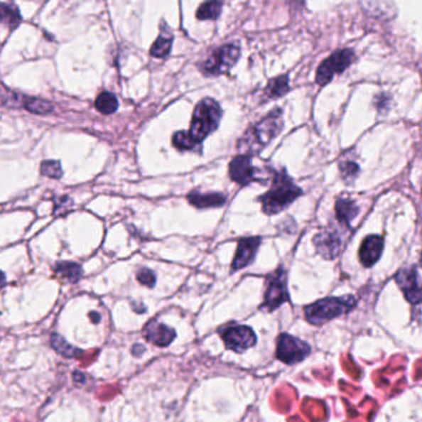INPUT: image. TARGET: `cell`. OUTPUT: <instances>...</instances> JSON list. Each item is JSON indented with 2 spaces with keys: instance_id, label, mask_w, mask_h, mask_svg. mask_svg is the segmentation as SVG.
<instances>
[{
  "instance_id": "1",
  "label": "cell",
  "mask_w": 422,
  "mask_h": 422,
  "mask_svg": "<svg viewBox=\"0 0 422 422\" xmlns=\"http://www.w3.org/2000/svg\"><path fill=\"white\" fill-rule=\"evenodd\" d=\"M283 128V111L275 108L265 118L245 131L238 141V149L243 155H256L275 139Z\"/></svg>"
},
{
  "instance_id": "2",
  "label": "cell",
  "mask_w": 422,
  "mask_h": 422,
  "mask_svg": "<svg viewBox=\"0 0 422 422\" xmlns=\"http://www.w3.org/2000/svg\"><path fill=\"white\" fill-rule=\"evenodd\" d=\"M303 193V190L293 183V178L288 176L285 170H274L271 188L259 197V201L261 202L265 215L273 216L286 210Z\"/></svg>"
},
{
  "instance_id": "3",
  "label": "cell",
  "mask_w": 422,
  "mask_h": 422,
  "mask_svg": "<svg viewBox=\"0 0 422 422\" xmlns=\"http://www.w3.org/2000/svg\"><path fill=\"white\" fill-rule=\"evenodd\" d=\"M222 114L221 106L212 98H205L197 103L192 114L191 126L186 131L188 139L197 149L200 150L202 141L218 128Z\"/></svg>"
},
{
  "instance_id": "4",
  "label": "cell",
  "mask_w": 422,
  "mask_h": 422,
  "mask_svg": "<svg viewBox=\"0 0 422 422\" xmlns=\"http://www.w3.org/2000/svg\"><path fill=\"white\" fill-rule=\"evenodd\" d=\"M355 305L357 300L352 295L342 298H326L307 306L305 308V317L312 325H322L348 313L355 308Z\"/></svg>"
},
{
  "instance_id": "5",
  "label": "cell",
  "mask_w": 422,
  "mask_h": 422,
  "mask_svg": "<svg viewBox=\"0 0 422 422\" xmlns=\"http://www.w3.org/2000/svg\"><path fill=\"white\" fill-rule=\"evenodd\" d=\"M239 58V46L237 43H227L215 50L201 63L200 68L206 76H220L222 73L229 71L238 63Z\"/></svg>"
},
{
  "instance_id": "6",
  "label": "cell",
  "mask_w": 422,
  "mask_h": 422,
  "mask_svg": "<svg viewBox=\"0 0 422 422\" xmlns=\"http://www.w3.org/2000/svg\"><path fill=\"white\" fill-rule=\"evenodd\" d=\"M355 51L352 48L338 50L336 53H332L331 56L327 58L317 68V83L320 86H326L327 83L332 81L335 75L345 72L355 61Z\"/></svg>"
},
{
  "instance_id": "7",
  "label": "cell",
  "mask_w": 422,
  "mask_h": 422,
  "mask_svg": "<svg viewBox=\"0 0 422 422\" xmlns=\"http://www.w3.org/2000/svg\"><path fill=\"white\" fill-rule=\"evenodd\" d=\"M1 104L4 107H13V108L21 107L30 113L38 115L50 114L53 112V103L41 98L24 96L21 93L9 91L5 87H3V91H1Z\"/></svg>"
},
{
  "instance_id": "8",
  "label": "cell",
  "mask_w": 422,
  "mask_h": 422,
  "mask_svg": "<svg viewBox=\"0 0 422 422\" xmlns=\"http://www.w3.org/2000/svg\"><path fill=\"white\" fill-rule=\"evenodd\" d=\"M311 353V347L296 337L283 333L278 340L276 357L286 364H296L303 362Z\"/></svg>"
},
{
  "instance_id": "9",
  "label": "cell",
  "mask_w": 422,
  "mask_h": 422,
  "mask_svg": "<svg viewBox=\"0 0 422 422\" xmlns=\"http://www.w3.org/2000/svg\"><path fill=\"white\" fill-rule=\"evenodd\" d=\"M268 286L265 293V301L263 307L268 311H274L283 303L288 301V283H286V273L283 266L269 275Z\"/></svg>"
},
{
  "instance_id": "10",
  "label": "cell",
  "mask_w": 422,
  "mask_h": 422,
  "mask_svg": "<svg viewBox=\"0 0 422 422\" xmlns=\"http://www.w3.org/2000/svg\"><path fill=\"white\" fill-rule=\"evenodd\" d=\"M229 178H232V181H234L240 186L249 185L250 183H254V181H259V183L266 181V178L261 176V170L253 166L251 156L243 155V153L235 156L230 161Z\"/></svg>"
},
{
  "instance_id": "11",
  "label": "cell",
  "mask_w": 422,
  "mask_h": 422,
  "mask_svg": "<svg viewBox=\"0 0 422 422\" xmlns=\"http://www.w3.org/2000/svg\"><path fill=\"white\" fill-rule=\"evenodd\" d=\"M395 281L409 303L413 305L422 303V280L416 269L413 266L400 269L395 275Z\"/></svg>"
},
{
  "instance_id": "12",
  "label": "cell",
  "mask_w": 422,
  "mask_h": 422,
  "mask_svg": "<svg viewBox=\"0 0 422 422\" xmlns=\"http://www.w3.org/2000/svg\"><path fill=\"white\" fill-rule=\"evenodd\" d=\"M222 340L226 343L228 350H234L238 353L249 350L250 347L256 343V336L253 330L248 326L227 327L224 331L222 332Z\"/></svg>"
},
{
  "instance_id": "13",
  "label": "cell",
  "mask_w": 422,
  "mask_h": 422,
  "mask_svg": "<svg viewBox=\"0 0 422 422\" xmlns=\"http://www.w3.org/2000/svg\"><path fill=\"white\" fill-rule=\"evenodd\" d=\"M317 253L325 259H336L343 249V238L335 229H323L313 238Z\"/></svg>"
},
{
  "instance_id": "14",
  "label": "cell",
  "mask_w": 422,
  "mask_h": 422,
  "mask_svg": "<svg viewBox=\"0 0 422 422\" xmlns=\"http://www.w3.org/2000/svg\"><path fill=\"white\" fill-rule=\"evenodd\" d=\"M261 238L260 237H249V238H242L238 242V248L234 255V259L232 263V270L237 271L240 269L245 268L254 260L256 251L259 249Z\"/></svg>"
},
{
  "instance_id": "15",
  "label": "cell",
  "mask_w": 422,
  "mask_h": 422,
  "mask_svg": "<svg viewBox=\"0 0 422 422\" xmlns=\"http://www.w3.org/2000/svg\"><path fill=\"white\" fill-rule=\"evenodd\" d=\"M384 249V239L380 235H368L360 245V263L370 268L380 259Z\"/></svg>"
},
{
  "instance_id": "16",
  "label": "cell",
  "mask_w": 422,
  "mask_h": 422,
  "mask_svg": "<svg viewBox=\"0 0 422 422\" xmlns=\"http://www.w3.org/2000/svg\"><path fill=\"white\" fill-rule=\"evenodd\" d=\"M188 201L190 205L196 207L198 210H206V208H218L224 206L227 202V197L220 192H201L191 191L188 195Z\"/></svg>"
},
{
  "instance_id": "17",
  "label": "cell",
  "mask_w": 422,
  "mask_h": 422,
  "mask_svg": "<svg viewBox=\"0 0 422 422\" xmlns=\"http://www.w3.org/2000/svg\"><path fill=\"white\" fill-rule=\"evenodd\" d=\"M144 332L148 341L153 342V345L160 347L170 345L176 337L173 328L155 321L150 322L149 325L145 327Z\"/></svg>"
},
{
  "instance_id": "18",
  "label": "cell",
  "mask_w": 422,
  "mask_h": 422,
  "mask_svg": "<svg viewBox=\"0 0 422 422\" xmlns=\"http://www.w3.org/2000/svg\"><path fill=\"white\" fill-rule=\"evenodd\" d=\"M359 213V207L348 197H340L336 202V217L342 224L350 228V222Z\"/></svg>"
},
{
  "instance_id": "19",
  "label": "cell",
  "mask_w": 422,
  "mask_h": 422,
  "mask_svg": "<svg viewBox=\"0 0 422 422\" xmlns=\"http://www.w3.org/2000/svg\"><path fill=\"white\" fill-rule=\"evenodd\" d=\"M288 90H290V87H288V75H283V76L275 77L273 80H270L268 86L265 88L264 93L269 99H275V98L285 96Z\"/></svg>"
},
{
  "instance_id": "20",
  "label": "cell",
  "mask_w": 422,
  "mask_h": 422,
  "mask_svg": "<svg viewBox=\"0 0 422 422\" xmlns=\"http://www.w3.org/2000/svg\"><path fill=\"white\" fill-rule=\"evenodd\" d=\"M0 16L1 23L8 25L10 30H14L21 23V15L16 5L13 3H1L0 4Z\"/></svg>"
},
{
  "instance_id": "21",
  "label": "cell",
  "mask_w": 422,
  "mask_h": 422,
  "mask_svg": "<svg viewBox=\"0 0 422 422\" xmlns=\"http://www.w3.org/2000/svg\"><path fill=\"white\" fill-rule=\"evenodd\" d=\"M97 111L101 112L102 114H113L119 107V102L114 93L112 92H102L99 96L97 97L94 102Z\"/></svg>"
},
{
  "instance_id": "22",
  "label": "cell",
  "mask_w": 422,
  "mask_h": 422,
  "mask_svg": "<svg viewBox=\"0 0 422 422\" xmlns=\"http://www.w3.org/2000/svg\"><path fill=\"white\" fill-rule=\"evenodd\" d=\"M55 270L61 278H66L70 283H77L82 278L81 265L72 261H60L55 266Z\"/></svg>"
},
{
  "instance_id": "23",
  "label": "cell",
  "mask_w": 422,
  "mask_h": 422,
  "mask_svg": "<svg viewBox=\"0 0 422 422\" xmlns=\"http://www.w3.org/2000/svg\"><path fill=\"white\" fill-rule=\"evenodd\" d=\"M222 8H223V3L222 1H206L203 4L200 5V8L197 9L196 18L198 20H217L220 18L222 13Z\"/></svg>"
},
{
  "instance_id": "24",
  "label": "cell",
  "mask_w": 422,
  "mask_h": 422,
  "mask_svg": "<svg viewBox=\"0 0 422 422\" xmlns=\"http://www.w3.org/2000/svg\"><path fill=\"white\" fill-rule=\"evenodd\" d=\"M173 38L170 35L161 34L150 48V55L153 58H165L173 48Z\"/></svg>"
},
{
  "instance_id": "25",
  "label": "cell",
  "mask_w": 422,
  "mask_h": 422,
  "mask_svg": "<svg viewBox=\"0 0 422 422\" xmlns=\"http://www.w3.org/2000/svg\"><path fill=\"white\" fill-rule=\"evenodd\" d=\"M51 345L53 350H58L60 355H63L66 358H75V357H80L82 350H77L71 345H68L67 342L63 340V337L58 335H53L51 337Z\"/></svg>"
},
{
  "instance_id": "26",
  "label": "cell",
  "mask_w": 422,
  "mask_h": 422,
  "mask_svg": "<svg viewBox=\"0 0 422 422\" xmlns=\"http://www.w3.org/2000/svg\"><path fill=\"white\" fill-rule=\"evenodd\" d=\"M40 171H41V175H43V176L55 178V180L63 178V175L61 163L56 161V160H45V161H43Z\"/></svg>"
},
{
  "instance_id": "27",
  "label": "cell",
  "mask_w": 422,
  "mask_h": 422,
  "mask_svg": "<svg viewBox=\"0 0 422 422\" xmlns=\"http://www.w3.org/2000/svg\"><path fill=\"white\" fill-rule=\"evenodd\" d=\"M340 170H341L342 178L345 183L353 181L359 173V166L355 161H342L340 163Z\"/></svg>"
},
{
  "instance_id": "28",
  "label": "cell",
  "mask_w": 422,
  "mask_h": 422,
  "mask_svg": "<svg viewBox=\"0 0 422 422\" xmlns=\"http://www.w3.org/2000/svg\"><path fill=\"white\" fill-rule=\"evenodd\" d=\"M136 278L141 285H145L148 288H153L155 283H156V276L155 274L148 268H141L139 271L136 273Z\"/></svg>"
},
{
  "instance_id": "29",
  "label": "cell",
  "mask_w": 422,
  "mask_h": 422,
  "mask_svg": "<svg viewBox=\"0 0 422 422\" xmlns=\"http://www.w3.org/2000/svg\"><path fill=\"white\" fill-rule=\"evenodd\" d=\"M377 102H379V104H378V109L379 112L382 111H386L388 108L385 107V103L389 104V102H390V98L388 96H385V94H380V96L377 97Z\"/></svg>"
},
{
  "instance_id": "30",
  "label": "cell",
  "mask_w": 422,
  "mask_h": 422,
  "mask_svg": "<svg viewBox=\"0 0 422 422\" xmlns=\"http://www.w3.org/2000/svg\"><path fill=\"white\" fill-rule=\"evenodd\" d=\"M145 352V347L144 345H135L133 347V355H141Z\"/></svg>"
},
{
  "instance_id": "31",
  "label": "cell",
  "mask_w": 422,
  "mask_h": 422,
  "mask_svg": "<svg viewBox=\"0 0 422 422\" xmlns=\"http://www.w3.org/2000/svg\"><path fill=\"white\" fill-rule=\"evenodd\" d=\"M75 379H76L77 382H78V380H81V383H83V382H85V375L82 374V373H78V372H76V373H75Z\"/></svg>"
},
{
  "instance_id": "32",
  "label": "cell",
  "mask_w": 422,
  "mask_h": 422,
  "mask_svg": "<svg viewBox=\"0 0 422 422\" xmlns=\"http://www.w3.org/2000/svg\"><path fill=\"white\" fill-rule=\"evenodd\" d=\"M91 317L94 320V322H98L101 320V316H99V315H96V313H92Z\"/></svg>"
},
{
  "instance_id": "33",
  "label": "cell",
  "mask_w": 422,
  "mask_h": 422,
  "mask_svg": "<svg viewBox=\"0 0 422 422\" xmlns=\"http://www.w3.org/2000/svg\"><path fill=\"white\" fill-rule=\"evenodd\" d=\"M420 264H421V266H422V253H421V259H420Z\"/></svg>"
}]
</instances>
